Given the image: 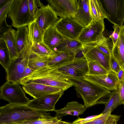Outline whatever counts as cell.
<instances>
[{"label":"cell","mask_w":124,"mask_h":124,"mask_svg":"<svg viewBox=\"0 0 124 124\" xmlns=\"http://www.w3.org/2000/svg\"><path fill=\"white\" fill-rule=\"evenodd\" d=\"M11 27L12 26H9L7 24L6 19L0 23V38L2 37L4 33Z\"/></svg>","instance_id":"obj_37"},{"label":"cell","mask_w":124,"mask_h":124,"mask_svg":"<svg viewBox=\"0 0 124 124\" xmlns=\"http://www.w3.org/2000/svg\"><path fill=\"white\" fill-rule=\"evenodd\" d=\"M94 45L101 52L108 55H111L113 47L112 42L109 38L103 36Z\"/></svg>","instance_id":"obj_31"},{"label":"cell","mask_w":124,"mask_h":124,"mask_svg":"<svg viewBox=\"0 0 124 124\" xmlns=\"http://www.w3.org/2000/svg\"><path fill=\"white\" fill-rule=\"evenodd\" d=\"M30 52L31 54L45 58L51 57L55 54V53L46 45L43 42L32 43Z\"/></svg>","instance_id":"obj_25"},{"label":"cell","mask_w":124,"mask_h":124,"mask_svg":"<svg viewBox=\"0 0 124 124\" xmlns=\"http://www.w3.org/2000/svg\"><path fill=\"white\" fill-rule=\"evenodd\" d=\"M78 8L73 17L84 27L88 25L92 21L90 14L89 0H77Z\"/></svg>","instance_id":"obj_17"},{"label":"cell","mask_w":124,"mask_h":124,"mask_svg":"<svg viewBox=\"0 0 124 124\" xmlns=\"http://www.w3.org/2000/svg\"><path fill=\"white\" fill-rule=\"evenodd\" d=\"M84 78L85 79L104 87L110 91L117 90L119 85L116 74L112 71L108 74L101 75H86Z\"/></svg>","instance_id":"obj_15"},{"label":"cell","mask_w":124,"mask_h":124,"mask_svg":"<svg viewBox=\"0 0 124 124\" xmlns=\"http://www.w3.org/2000/svg\"><path fill=\"white\" fill-rule=\"evenodd\" d=\"M87 62L88 71L86 75H101L108 74L110 72L97 62L93 61Z\"/></svg>","instance_id":"obj_32"},{"label":"cell","mask_w":124,"mask_h":124,"mask_svg":"<svg viewBox=\"0 0 124 124\" xmlns=\"http://www.w3.org/2000/svg\"><path fill=\"white\" fill-rule=\"evenodd\" d=\"M58 31L67 39L77 40L85 27L73 16L60 20L55 24Z\"/></svg>","instance_id":"obj_8"},{"label":"cell","mask_w":124,"mask_h":124,"mask_svg":"<svg viewBox=\"0 0 124 124\" xmlns=\"http://www.w3.org/2000/svg\"><path fill=\"white\" fill-rule=\"evenodd\" d=\"M29 38L33 43L43 42V35L40 29L36 23L34 21L28 26Z\"/></svg>","instance_id":"obj_26"},{"label":"cell","mask_w":124,"mask_h":124,"mask_svg":"<svg viewBox=\"0 0 124 124\" xmlns=\"http://www.w3.org/2000/svg\"><path fill=\"white\" fill-rule=\"evenodd\" d=\"M28 6L30 13L34 18L37 13L38 8L37 0H28Z\"/></svg>","instance_id":"obj_34"},{"label":"cell","mask_w":124,"mask_h":124,"mask_svg":"<svg viewBox=\"0 0 124 124\" xmlns=\"http://www.w3.org/2000/svg\"><path fill=\"white\" fill-rule=\"evenodd\" d=\"M116 74L119 84L124 83V67L122 68Z\"/></svg>","instance_id":"obj_40"},{"label":"cell","mask_w":124,"mask_h":124,"mask_svg":"<svg viewBox=\"0 0 124 124\" xmlns=\"http://www.w3.org/2000/svg\"><path fill=\"white\" fill-rule=\"evenodd\" d=\"M51 116L49 113L32 109L25 105L9 103L0 108V124H16Z\"/></svg>","instance_id":"obj_2"},{"label":"cell","mask_w":124,"mask_h":124,"mask_svg":"<svg viewBox=\"0 0 124 124\" xmlns=\"http://www.w3.org/2000/svg\"><path fill=\"white\" fill-rule=\"evenodd\" d=\"M48 58L41 57L31 54L29 60L28 66L34 70H35L47 66L48 63Z\"/></svg>","instance_id":"obj_29"},{"label":"cell","mask_w":124,"mask_h":124,"mask_svg":"<svg viewBox=\"0 0 124 124\" xmlns=\"http://www.w3.org/2000/svg\"><path fill=\"white\" fill-rule=\"evenodd\" d=\"M13 0H9L6 4L0 8V23L6 19L10 7Z\"/></svg>","instance_id":"obj_33"},{"label":"cell","mask_w":124,"mask_h":124,"mask_svg":"<svg viewBox=\"0 0 124 124\" xmlns=\"http://www.w3.org/2000/svg\"><path fill=\"white\" fill-rule=\"evenodd\" d=\"M89 5L92 21L104 20L108 16L100 0H89Z\"/></svg>","instance_id":"obj_24"},{"label":"cell","mask_w":124,"mask_h":124,"mask_svg":"<svg viewBox=\"0 0 124 124\" xmlns=\"http://www.w3.org/2000/svg\"><path fill=\"white\" fill-rule=\"evenodd\" d=\"M110 66L111 71L116 74L122 69L117 61L111 55H110Z\"/></svg>","instance_id":"obj_35"},{"label":"cell","mask_w":124,"mask_h":124,"mask_svg":"<svg viewBox=\"0 0 124 124\" xmlns=\"http://www.w3.org/2000/svg\"><path fill=\"white\" fill-rule=\"evenodd\" d=\"M48 66L53 79L64 81L70 78L84 77L88 71V62L84 57H76L73 61L59 67Z\"/></svg>","instance_id":"obj_3"},{"label":"cell","mask_w":124,"mask_h":124,"mask_svg":"<svg viewBox=\"0 0 124 124\" xmlns=\"http://www.w3.org/2000/svg\"><path fill=\"white\" fill-rule=\"evenodd\" d=\"M66 81L74 86L86 108L97 104H105L111 93L107 88L86 80L84 77L70 78Z\"/></svg>","instance_id":"obj_1"},{"label":"cell","mask_w":124,"mask_h":124,"mask_svg":"<svg viewBox=\"0 0 124 124\" xmlns=\"http://www.w3.org/2000/svg\"><path fill=\"white\" fill-rule=\"evenodd\" d=\"M117 89L111 93L108 101L105 104L104 109L102 113L110 111L112 112L117 107L122 104Z\"/></svg>","instance_id":"obj_28"},{"label":"cell","mask_w":124,"mask_h":124,"mask_svg":"<svg viewBox=\"0 0 124 124\" xmlns=\"http://www.w3.org/2000/svg\"><path fill=\"white\" fill-rule=\"evenodd\" d=\"M55 55L48 58L47 66L53 67L60 66L65 63L73 61L76 56L71 53L55 51Z\"/></svg>","instance_id":"obj_23"},{"label":"cell","mask_w":124,"mask_h":124,"mask_svg":"<svg viewBox=\"0 0 124 124\" xmlns=\"http://www.w3.org/2000/svg\"><path fill=\"white\" fill-rule=\"evenodd\" d=\"M8 16L11 20L12 26L17 29L28 26L34 21L29 11L28 0H13Z\"/></svg>","instance_id":"obj_4"},{"label":"cell","mask_w":124,"mask_h":124,"mask_svg":"<svg viewBox=\"0 0 124 124\" xmlns=\"http://www.w3.org/2000/svg\"><path fill=\"white\" fill-rule=\"evenodd\" d=\"M16 32V31L11 27L4 33L2 37L8 50L12 60L17 58L19 56L17 47Z\"/></svg>","instance_id":"obj_20"},{"label":"cell","mask_w":124,"mask_h":124,"mask_svg":"<svg viewBox=\"0 0 124 124\" xmlns=\"http://www.w3.org/2000/svg\"><path fill=\"white\" fill-rule=\"evenodd\" d=\"M105 27L104 20L92 21L84 27L77 40L83 44H94L104 36Z\"/></svg>","instance_id":"obj_7"},{"label":"cell","mask_w":124,"mask_h":124,"mask_svg":"<svg viewBox=\"0 0 124 124\" xmlns=\"http://www.w3.org/2000/svg\"><path fill=\"white\" fill-rule=\"evenodd\" d=\"M112 23L122 26L124 20V0H100Z\"/></svg>","instance_id":"obj_9"},{"label":"cell","mask_w":124,"mask_h":124,"mask_svg":"<svg viewBox=\"0 0 124 124\" xmlns=\"http://www.w3.org/2000/svg\"><path fill=\"white\" fill-rule=\"evenodd\" d=\"M82 53L87 61H96L108 71H111L110 66V55H106L94 45L83 44Z\"/></svg>","instance_id":"obj_13"},{"label":"cell","mask_w":124,"mask_h":124,"mask_svg":"<svg viewBox=\"0 0 124 124\" xmlns=\"http://www.w3.org/2000/svg\"><path fill=\"white\" fill-rule=\"evenodd\" d=\"M117 90L122 104H124V83L119 84Z\"/></svg>","instance_id":"obj_38"},{"label":"cell","mask_w":124,"mask_h":124,"mask_svg":"<svg viewBox=\"0 0 124 124\" xmlns=\"http://www.w3.org/2000/svg\"><path fill=\"white\" fill-rule=\"evenodd\" d=\"M60 18L73 16L78 8L77 0H46Z\"/></svg>","instance_id":"obj_12"},{"label":"cell","mask_w":124,"mask_h":124,"mask_svg":"<svg viewBox=\"0 0 124 124\" xmlns=\"http://www.w3.org/2000/svg\"><path fill=\"white\" fill-rule=\"evenodd\" d=\"M34 19L43 36L48 28L55 24L60 19L49 4L39 8Z\"/></svg>","instance_id":"obj_10"},{"label":"cell","mask_w":124,"mask_h":124,"mask_svg":"<svg viewBox=\"0 0 124 124\" xmlns=\"http://www.w3.org/2000/svg\"><path fill=\"white\" fill-rule=\"evenodd\" d=\"M86 108L84 105H82L77 101L69 102L63 108L55 110L54 111L56 113L55 117L58 118L69 115L78 116L83 114Z\"/></svg>","instance_id":"obj_19"},{"label":"cell","mask_w":124,"mask_h":124,"mask_svg":"<svg viewBox=\"0 0 124 124\" xmlns=\"http://www.w3.org/2000/svg\"><path fill=\"white\" fill-rule=\"evenodd\" d=\"M12 60L6 45L3 38H0V63L5 70Z\"/></svg>","instance_id":"obj_27"},{"label":"cell","mask_w":124,"mask_h":124,"mask_svg":"<svg viewBox=\"0 0 124 124\" xmlns=\"http://www.w3.org/2000/svg\"><path fill=\"white\" fill-rule=\"evenodd\" d=\"M122 26H124V20L123 22V23Z\"/></svg>","instance_id":"obj_43"},{"label":"cell","mask_w":124,"mask_h":124,"mask_svg":"<svg viewBox=\"0 0 124 124\" xmlns=\"http://www.w3.org/2000/svg\"><path fill=\"white\" fill-rule=\"evenodd\" d=\"M9 0H0V8L4 6Z\"/></svg>","instance_id":"obj_42"},{"label":"cell","mask_w":124,"mask_h":124,"mask_svg":"<svg viewBox=\"0 0 124 124\" xmlns=\"http://www.w3.org/2000/svg\"><path fill=\"white\" fill-rule=\"evenodd\" d=\"M0 99L15 105H25L30 100L25 95V92L19 83H13L7 81L0 87Z\"/></svg>","instance_id":"obj_5"},{"label":"cell","mask_w":124,"mask_h":124,"mask_svg":"<svg viewBox=\"0 0 124 124\" xmlns=\"http://www.w3.org/2000/svg\"><path fill=\"white\" fill-rule=\"evenodd\" d=\"M16 37L17 49L19 55L30 48L32 42L29 38L28 28L27 26L17 28Z\"/></svg>","instance_id":"obj_18"},{"label":"cell","mask_w":124,"mask_h":124,"mask_svg":"<svg viewBox=\"0 0 124 124\" xmlns=\"http://www.w3.org/2000/svg\"><path fill=\"white\" fill-rule=\"evenodd\" d=\"M24 92L34 99L46 95L65 91L61 88L51 86L33 82H29L22 85Z\"/></svg>","instance_id":"obj_14"},{"label":"cell","mask_w":124,"mask_h":124,"mask_svg":"<svg viewBox=\"0 0 124 124\" xmlns=\"http://www.w3.org/2000/svg\"><path fill=\"white\" fill-rule=\"evenodd\" d=\"M64 92L62 91L33 99L30 100L26 105L37 111L45 112L54 111L55 105L63 95Z\"/></svg>","instance_id":"obj_11"},{"label":"cell","mask_w":124,"mask_h":124,"mask_svg":"<svg viewBox=\"0 0 124 124\" xmlns=\"http://www.w3.org/2000/svg\"><path fill=\"white\" fill-rule=\"evenodd\" d=\"M31 54L28 50L19 55L17 58L11 60L5 70L7 81L13 83H19L21 75L28 67L29 60Z\"/></svg>","instance_id":"obj_6"},{"label":"cell","mask_w":124,"mask_h":124,"mask_svg":"<svg viewBox=\"0 0 124 124\" xmlns=\"http://www.w3.org/2000/svg\"><path fill=\"white\" fill-rule=\"evenodd\" d=\"M83 44L77 40L67 39L57 47L54 51L69 53L76 56L80 51H82Z\"/></svg>","instance_id":"obj_22"},{"label":"cell","mask_w":124,"mask_h":124,"mask_svg":"<svg viewBox=\"0 0 124 124\" xmlns=\"http://www.w3.org/2000/svg\"><path fill=\"white\" fill-rule=\"evenodd\" d=\"M121 27L115 24L113 26L114 31L112 34L110 36L109 38L111 39L114 45L115 44L119 37Z\"/></svg>","instance_id":"obj_36"},{"label":"cell","mask_w":124,"mask_h":124,"mask_svg":"<svg viewBox=\"0 0 124 124\" xmlns=\"http://www.w3.org/2000/svg\"><path fill=\"white\" fill-rule=\"evenodd\" d=\"M120 116L114 115L108 121L102 123L97 124H117V122L120 119Z\"/></svg>","instance_id":"obj_39"},{"label":"cell","mask_w":124,"mask_h":124,"mask_svg":"<svg viewBox=\"0 0 124 124\" xmlns=\"http://www.w3.org/2000/svg\"><path fill=\"white\" fill-rule=\"evenodd\" d=\"M34 71V70L31 69L28 66L25 69L22 74L21 79L26 77Z\"/></svg>","instance_id":"obj_41"},{"label":"cell","mask_w":124,"mask_h":124,"mask_svg":"<svg viewBox=\"0 0 124 124\" xmlns=\"http://www.w3.org/2000/svg\"><path fill=\"white\" fill-rule=\"evenodd\" d=\"M16 124H72L70 123L63 121L61 119L55 117L51 116L37 120L25 121Z\"/></svg>","instance_id":"obj_30"},{"label":"cell","mask_w":124,"mask_h":124,"mask_svg":"<svg viewBox=\"0 0 124 124\" xmlns=\"http://www.w3.org/2000/svg\"><path fill=\"white\" fill-rule=\"evenodd\" d=\"M67 39L58 31L54 24L45 31L43 36V41L46 45L54 51L57 47Z\"/></svg>","instance_id":"obj_16"},{"label":"cell","mask_w":124,"mask_h":124,"mask_svg":"<svg viewBox=\"0 0 124 124\" xmlns=\"http://www.w3.org/2000/svg\"><path fill=\"white\" fill-rule=\"evenodd\" d=\"M111 55L118 62L121 68L124 67V26H121L119 37L113 46Z\"/></svg>","instance_id":"obj_21"}]
</instances>
